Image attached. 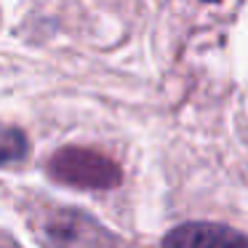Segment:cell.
Masks as SVG:
<instances>
[{
  "instance_id": "cell-2",
  "label": "cell",
  "mask_w": 248,
  "mask_h": 248,
  "mask_svg": "<svg viewBox=\"0 0 248 248\" xmlns=\"http://www.w3.org/2000/svg\"><path fill=\"white\" fill-rule=\"evenodd\" d=\"M46 237L51 248H104L107 232L86 214L59 211L46 224Z\"/></svg>"
},
{
  "instance_id": "cell-4",
  "label": "cell",
  "mask_w": 248,
  "mask_h": 248,
  "mask_svg": "<svg viewBox=\"0 0 248 248\" xmlns=\"http://www.w3.org/2000/svg\"><path fill=\"white\" fill-rule=\"evenodd\" d=\"M27 152V139L19 128H0V166L22 160Z\"/></svg>"
},
{
  "instance_id": "cell-3",
  "label": "cell",
  "mask_w": 248,
  "mask_h": 248,
  "mask_svg": "<svg viewBox=\"0 0 248 248\" xmlns=\"http://www.w3.org/2000/svg\"><path fill=\"white\" fill-rule=\"evenodd\" d=\"M163 248H248V235L214 221H189L163 237Z\"/></svg>"
},
{
  "instance_id": "cell-1",
  "label": "cell",
  "mask_w": 248,
  "mask_h": 248,
  "mask_svg": "<svg viewBox=\"0 0 248 248\" xmlns=\"http://www.w3.org/2000/svg\"><path fill=\"white\" fill-rule=\"evenodd\" d=\"M48 173L56 182L80 189H112L120 184V168L107 155L83 147L59 150L48 163Z\"/></svg>"
}]
</instances>
